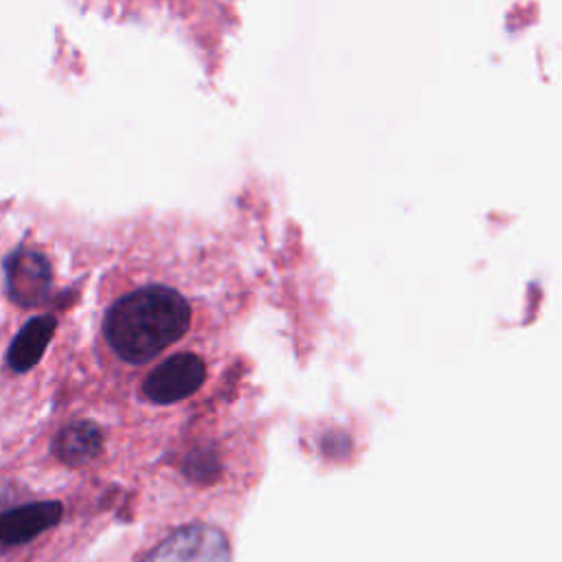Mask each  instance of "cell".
Listing matches in <instances>:
<instances>
[{"instance_id": "1", "label": "cell", "mask_w": 562, "mask_h": 562, "mask_svg": "<svg viewBox=\"0 0 562 562\" xmlns=\"http://www.w3.org/2000/svg\"><path fill=\"white\" fill-rule=\"evenodd\" d=\"M189 325L191 307L180 292L167 285H145L112 303L103 334L121 360L145 364L178 342Z\"/></svg>"}, {"instance_id": "2", "label": "cell", "mask_w": 562, "mask_h": 562, "mask_svg": "<svg viewBox=\"0 0 562 562\" xmlns=\"http://www.w3.org/2000/svg\"><path fill=\"white\" fill-rule=\"evenodd\" d=\"M206 380L200 356L182 351L162 360L143 382V395L154 404H173L193 395Z\"/></svg>"}, {"instance_id": "3", "label": "cell", "mask_w": 562, "mask_h": 562, "mask_svg": "<svg viewBox=\"0 0 562 562\" xmlns=\"http://www.w3.org/2000/svg\"><path fill=\"white\" fill-rule=\"evenodd\" d=\"M228 558L224 533L198 522L173 531L143 562H228Z\"/></svg>"}, {"instance_id": "4", "label": "cell", "mask_w": 562, "mask_h": 562, "mask_svg": "<svg viewBox=\"0 0 562 562\" xmlns=\"http://www.w3.org/2000/svg\"><path fill=\"white\" fill-rule=\"evenodd\" d=\"M4 283L11 301L31 307L40 303L50 288V266L44 255L18 248L4 261Z\"/></svg>"}, {"instance_id": "5", "label": "cell", "mask_w": 562, "mask_h": 562, "mask_svg": "<svg viewBox=\"0 0 562 562\" xmlns=\"http://www.w3.org/2000/svg\"><path fill=\"white\" fill-rule=\"evenodd\" d=\"M61 514H64V507L57 501L31 503V505H22V507H15L11 512L0 514L2 544L29 542L37 533L57 525Z\"/></svg>"}, {"instance_id": "6", "label": "cell", "mask_w": 562, "mask_h": 562, "mask_svg": "<svg viewBox=\"0 0 562 562\" xmlns=\"http://www.w3.org/2000/svg\"><path fill=\"white\" fill-rule=\"evenodd\" d=\"M53 331H55V318L50 314H42V316L31 318L18 331V336L13 338V342L7 351L9 367L13 371H20V373L33 369L40 362L42 353L46 351Z\"/></svg>"}, {"instance_id": "7", "label": "cell", "mask_w": 562, "mask_h": 562, "mask_svg": "<svg viewBox=\"0 0 562 562\" xmlns=\"http://www.w3.org/2000/svg\"><path fill=\"white\" fill-rule=\"evenodd\" d=\"M101 448H103V435L99 426L86 419L64 426L53 441V452L66 465H81L94 459L101 452Z\"/></svg>"}, {"instance_id": "8", "label": "cell", "mask_w": 562, "mask_h": 562, "mask_svg": "<svg viewBox=\"0 0 562 562\" xmlns=\"http://www.w3.org/2000/svg\"><path fill=\"white\" fill-rule=\"evenodd\" d=\"M110 13L123 15H162L173 22H191L200 2L206 0H86Z\"/></svg>"}, {"instance_id": "9", "label": "cell", "mask_w": 562, "mask_h": 562, "mask_svg": "<svg viewBox=\"0 0 562 562\" xmlns=\"http://www.w3.org/2000/svg\"><path fill=\"white\" fill-rule=\"evenodd\" d=\"M217 468H220V463L213 459V454L211 452H202V450L191 452L187 457V461H184V474L191 481H200V483L211 481L215 476Z\"/></svg>"}, {"instance_id": "10", "label": "cell", "mask_w": 562, "mask_h": 562, "mask_svg": "<svg viewBox=\"0 0 562 562\" xmlns=\"http://www.w3.org/2000/svg\"><path fill=\"white\" fill-rule=\"evenodd\" d=\"M0 542H2V522H0Z\"/></svg>"}]
</instances>
